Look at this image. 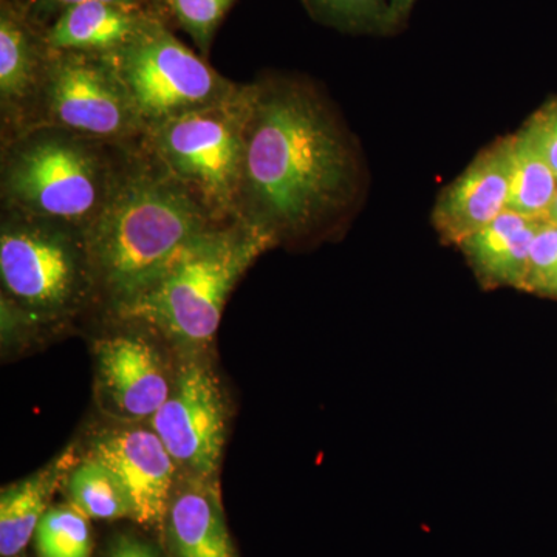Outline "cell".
Returning a JSON list of instances; mask_svg holds the SVG:
<instances>
[{
  "label": "cell",
  "instance_id": "obj_1",
  "mask_svg": "<svg viewBox=\"0 0 557 557\" xmlns=\"http://www.w3.org/2000/svg\"><path fill=\"white\" fill-rule=\"evenodd\" d=\"M347 135L309 86L251 83L236 219L276 244L324 228L354 197Z\"/></svg>",
  "mask_w": 557,
  "mask_h": 557
},
{
  "label": "cell",
  "instance_id": "obj_2",
  "mask_svg": "<svg viewBox=\"0 0 557 557\" xmlns=\"http://www.w3.org/2000/svg\"><path fill=\"white\" fill-rule=\"evenodd\" d=\"M220 222L153 160L132 148L108 207L86 233L97 293L119 309Z\"/></svg>",
  "mask_w": 557,
  "mask_h": 557
},
{
  "label": "cell",
  "instance_id": "obj_3",
  "mask_svg": "<svg viewBox=\"0 0 557 557\" xmlns=\"http://www.w3.org/2000/svg\"><path fill=\"white\" fill-rule=\"evenodd\" d=\"M135 145H112L51 127L3 139L2 211L87 233L112 199Z\"/></svg>",
  "mask_w": 557,
  "mask_h": 557
},
{
  "label": "cell",
  "instance_id": "obj_4",
  "mask_svg": "<svg viewBox=\"0 0 557 557\" xmlns=\"http://www.w3.org/2000/svg\"><path fill=\"white\" fill-rule=\"evenodd\" d=\"M276 247L267 234L240 222L208 231L183 249L116 317L197 350L212 343L234 287L256 260Z\"/></svg>",
  "mask_w": 557,
  "mask_h": 557
},
{
  "label": "cell",
  "instance_id": "obj_5",
  "mask_svg": "<svg viewBox=\"0 0 557 557\" xmlns=\"http://www.w3.org/2000/svg\"><path fill=\"white\" fill-rule=\"evenodd\" d=\"M3 304L25 318L57 319L98 295L86 233L2 211Z\"/></svg>",
  "mask_w": 557,
  "mask_h": 557
},
{
  "label": "cell",
  "instance_id": "obj_6",
  "mask_svg": "<svg viewBox=\"0 0 557 557\" xmlns=\"http://www.w3.org/2000/svg\"><path fill=\"white\" fill-rule=\"evenodd\" d=\"M251 83L230 100L146 132L143 146L220 222H236Z\"/></svg>",
  "mask_w": 557,
  "mask_h": 557
},
{
  "label": "cell",
  "instance_id": "obj_7",
  "mask_svg": "<svg viewBox=\"0 0 557 557\" xmlns=\"http://www.w3.org/2000/svg\"><path fill=\"white\" fill-rule=\"evenodd\" d=\"M109 58L146 132L178 116L230 100L242 89L152 14L134 39Z\"/></svg>",
  "mask_w": 557,
  "mask_h": 557
},
{
  "label": "cell",
  "instance_id": "obj_8",
  "mask_svg": "<svg viewBox=\"0 0 557 557\" xmlns=\"http://www.w3.org/2000/svg\"><path fill=\"white\" fill-rule=\"evenodd\" d=\"M36 127H51L112 145H135L146 135L109 58L49 50L27 131Z\"/></svg>",
  "mask_w": 557,
  "mask_h": 557
},
{
  "label": "cell",
  "instance_id": "obj_9",
  "mask_svg": "<svg viewBox=\"0 0 557 557\" xmlns=\"http://www.w3.org/2000/svg\"><path fill=\"white\" fill-rule=\"evenodd\" d=\"M150 426L189 478L211 479L226 438L225 398L212 370L197 359L183 362Z\"/></svg>",
  "mask_w": 557,
  "mask_h": 557
},
{
  "label": "cell",
  "instance_id": "obj_10",
  "mask_svg": "<svg viewBox=\"0 0 557 557\" xmlns=\"http://www.w3.org/2000/svg\"><path fill=\"white\" fill-rule=\"evenodd\" d=\"M89 458L119 480L129 500L132 519L139 525L164 522L177 465L153 429H108L91 443Z\"/></svg>",
  "mask_w": 557,
  "mask_h": 557
},
{
  "label": "cell",
  "instance_id": "obj_11",
  "mask_svg": "<svg viewBox=\"0 0 557 557\" xmlns=\"http://www.w3.org/2000/svg\"><path fill=\"white\" fill-rule=\"evenodd\" d=\"M102 398L124 420H145L170 397L172 381L150 341L137 333H116L95 344Z\"/></svg>",
  "mask_w": 557,
  "mask_h": 557
},
{
  "label": "cell",
  "instance_id": "obj_12",
  "mask_svg": "<svg viewBox=\"0 0 557 557\" xmlns=\"http://www.w3.org/2000/svg\"><path fill=\"white\" fill-rule=\"evenodd\" d=\"M512 135L497 139L440 194L435 228L446 244L460 245L507 211L511 180Z\"/></svg>",
  "mask_w": 557,
  "mask_h": 557
},
{
  "label": "cell",
  "instance_id": "obj_13",
  "mask_svg": "<svg viewBox=\"0 0 557 557\" xmlns=\"http://www.w3.org/2000/svg\"><path fill=\"white\" fill-rule=\"evenodd\" d=\"M47 49L42 32L11 0L0 7L2 141L27 131L38 100Z\"/></svg>",
  "mask_w": 557,
  "mask_h": 557
},
{
  "label": "cell",
  "instance_id": "obj_14",
  "mask_svg": "<svg viewBox=\"0 0 557 557\" xmlns=\"http://www.w3.org/2000/svg\"><path fill=\"white\" fill-rule=\"evenodd\" d=\"M152 14L143 7L91 0L58 14L42 30V39L49 51L112 57L145 28Z\"/></svg>",
  "mask_w": 557,
  "mask_h": 557
},
{
  "label": "cell",
  "instance_id": "obj_15",
  "mask_svg": "<svg viewBox=\"0 0 557 557\" xmlns=\"http://www.w3.org/2000/svg\"><path fill=\"white\" fill-rule=\"evenodd\" d=\"M545 220L523 218L507 209L485 228L460 242L458 248L483 287L523 289L531 245Z\"/></svg>",
  "mask_w": 557,
  "mask_h": 557
},
{
  "label": "cell",
  "instance_id": "obj_16",
  "mask_svg": "<svg viewBox=\"0 0 557 557\" xmlns=\"http://www.w3.org/2000/svg\"><path fill=\"white\" fill-rule=\"evenodd\" d=\"M211 479L189 478L172 496L168 522L178 557H237Z\"/></svg>",
  "mask_w": 557,
  "mask_h": 557
},
{
  "label": "cell",
  "instance_id": "obj_17",
  "mask_svg": "<svg viewBox=\"0 0 557 557\" xmlns=\"http://www.w3.org/2000/svg\"><path fill=\"white\" fill-rule=\"evenodd\" d=\"M73 471V454L58 458L54 463L16 485L7 487L0 497V555H21L35 536L47 505L65 474Z\"/></svg>",
  "mask_w": 557,
  "mask_h": 557
},
{
  "label": "cell",
  "instance_id": "obj_18",
  "mask_svg": "<svg viewBox=\"0 0 557 557\" xmlns=\"http://www.w3.org/2000/svg\"><path fill=\"white\" fill-rule=\"evenodd\" d=\"M557 177L522 131L512 135L508 211L530 219H547L556 199Z\"/></svg>",
  "mask_w": 557,
  "mask_h": 557
},
{
  "label": "cell",
  "instance_id": "obj_19",
  "mask_svg": "<svg viewBox=\"0 0 557 557\" xmlns=\"http://www.w3.org/2000/svg\"><path fill=\"white\" fill-rule=\"evenodd\" d=\"M72 505L87 519L132 518V508L115 475L98 461L87 458L73 468L69 479Z\"/></svg>",
  "mask_w": 557,
  "mask_h": 557
},
{
  "label": "cell",
  "instance_id": "obj_20",
  "mask_svg": "<svg viewBox=\"0 0 557 557\" xmlns=\"http://www.w3.org/2000/svg\"><path fill=\"white\" fill-rule=\"evenodd\" d=\"M35 536L40 557H90L89 523L73 505L49 509Z\"/></svg>",
  "mask_w": 557,
  "mask_h": 557
},
{
  "label": "cell",
  "instance_id": "obj_21",
  "mask_svg": "<svg viewBox=\"0 0 557 557\" xmlns=\"http://www.w3.org/2000/svg\"><path fill=\"white\" fill-rule=\"evenodd\" d=\"M314 16L346 32L394 30L391 0H306Z\"/></svg>",
  "mask_w": 557,
  "mask_h": 557
},
{
  "label": "cell",
  "instance_id": "obj_22",
  "mask_svg": "<svg viewBox=\"0 0 557 557\" xmlns=\"http://www.w3.org/2000/svg\"><path fill=\"white\" fill-rule=\"evenodd\" d=\"M236 0H164L171 16L183 28L201 57H208L215 32Z\"/></svg>",
  "mask_w": 557,
  "mask_h": 557
},
{
  "label": "cell",
  "instance_id": "obj_23",
  "mask_svg": "<svg viewBox=\"0 0 557 557\" xmlns=\"http://www.w3.org/2000/svg\"><path fill=\"white\" fill-rule=\"evenodd\" d=\"M557 267V223L545 220L531 245L523 292L536 293Z\"/></svg>",
  "mask_w": 557,
  "mask_h": 557
},
{
  "label": "cell",
  "instance_id": "obj_24",
  "mask_svg": "<svg viewBox=\"0 0 557 557\" xmlns=\"http://www.w3.org/2000/svg\"><path fill=\"white\" fill-rule=\"evenodd\" d=\"M557 177V101L534 113L522 129Z\"/></svg>",
  "mask_w": 557,
  "mask_h": 557
},
{
  "label": "cell",
  "instance_id": "obj_25",
  "mask_svg": "<svg viewBox=\"0 0 557 557\" xmlns=\"http://www.w3.org/2000/svg\"><path fill=\"white\" fill-rule=\"evenodd\" d=\"M35 25H42L44 21H53L58 14L69 7L78 5L91 0H11ZM98 2L120 3V5L143 7V0H98Z\"/></svg>",
  "mask_w": 557,
  "mask_h": 557
},
{
  "label": "cell",
  "instance_id": "obj_26",
  "mask_svg": "<svg viewBox=\"0 0 557 557\" xmlns=\"http://www.w3.org/2000/svg\"><path fill=\"white\" fill-rule=\"evenodd\" d=\"M110 557H159L149 545L135 539H120L112 549Z\"/></svg>",
  "mask_w": 557,
  "mask_h": 557
},
{
  "label": "cell",
  "instance_id": "obj_27",
  "mask_svg": "<svg viewBox=\"0 0 557 557\" xmlns=\"http://www.w3.org/2000/svg\"><path fill=\"white\" fill-rule=\"evenodd\" d=\"M417 0H391L392 24L394 27L406 21Z\"/></svg>",
  "mask_w": 557,
  "mask_h": 557
},
{
  "label": "cell",
  "instance_id": "obj_28",
  "mask_svg": "<svg viewBox=\"0 0 557 557\" xmlns=\"http://www.w3.org/2000/svg\"><path fill=\"white\" fill-rule=\"evenodd\" d=\"M536 295L552 296V298H557V267L552 271V273L548 274V277L542 282V285L539 287Z\"/></svg>",
  "mask_w": 557,
  "mask_h": 557
},
{
  "label": "cell",
  "instance_id": "obj_29",
  "mask_svg": "<svg viewBox=\"0 0 557 557\" xmlns=\"http://www.w3.org/2000/svg\"><path fill=\"white\" fill-rule=\"evenodd\" d=\"M548 220L549 222L557 223V194L555 201H553L552 208H549Z\"/></svg>",
  "mask_w": 557,
  "mask_h": 557
}]
</instances>
